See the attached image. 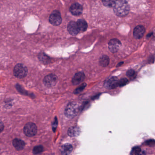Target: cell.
Instances as JSON below:
<instances>
[{"label": "cell", "mask_w": 155, "mask_h": 155, "mask_svg": "<svg viewBox=\"0 0 155 155\" xmlns=\"http://www.w3.org/2000/svg\"><path fill=\"white\" fill-rule=\"evenodd\" d=\"M114 11L115 14L118 16L120 17L125 16L129 12V5L126 1L122 0L116 1Z\"/></svg>", "instance_id": "cell-1"}, {"label": "cell", "mask_w": 155, "mask_h": 155, "mask_svg": "<svg viewBox=\"0 0 155 155\" xmlns=\"http://www.w3.org/2000/svg\"><path fill=\"white\" fill-rule=\"evenodd\" d=\"M80 109V106L78 103L71 102L67 105L65 110V115L67 117L72 118L78 114Z\"/></svg>", "instance_id": "cell-2"}, {"label": "cell", "mask_w": 155, "mask_h": 155, "mask_svg": "<svg viewBox=\"0 0 155 155\" xmlns=\"http://www.w3.org/2000/svg\"><path fill=\"white\" fill-rule=\"evenodd\" d=\"M28 70L26 66L21 63H18L13 69V75L18 79H23L27 75Z\"/></svg>", "instance_id": "cell-3"}, {"label": "cell", "mask_w": 155, "mask_h": 155, "mask_svg": "<svg viewBox=\"0 0 155 155\" xmlns=\"http://www.w3.org/2000/svg\"><path fill=\"white\" fill-rule=\"evenodd\" d=\"M24 132L26 136L29 137H32L35 136L37 133V126L35 124L32 122L27 123L24 128Z\"/></svg>", "instance_id": "cell-4"}, {"label": "cell", "mask_w": 155, "mask_h": 155, "mask_svg": "<svg viewBox=\"0 0 155 155\" xmlns=\"http://www.w3.org/2000/svg\"><path fill=\"white\" fill-rule=\"evenodd\" d=\"M62 17L59 11L55 10L52 12L49 17V22L53 26L60 25L62 23Z\"/></svg>", "instance_id": "cell-5"}, {"label": "cell", "mask_w": 155, "mask_h": 155, "mask_svg": "<svg viewBox=\"0 0 155 155\" xmlns=\"http://www.w3.org/2000/svg\"><path fill=\"white\" fill-rule=\"evenodd\" d=\"M58 80V79L56 75L50 74L45 76L43 83L45 86L47 87H52L56 84Z\"/></svg>", "instance_id": "cell-6"}, {"label": "cell", "mask_w": 155, "mask_h": 155, "mask_svg": "<svg viewBox=\"0 0 155 155\" xmlns=\"http://www.w3.org/2000/svg\"><path fill=\"white\" fill-rule=\"evenodd\" d=\"M118 81L119 80L118 78L116 76H111L108 77L104 81V87L107 89H114L118 87Z\"/></svg>", "instance_id": "cell-7"}, {"label": "cell", "mask_w": 155, "mask_h": 155, "mask_svg": "<svg viewBox=\"0 0 155 155\" xmlns=\"http://www.w3.org/2000/svg\"><path fill=\"white\" fill-rule=\"evenodd\" d=\"M121 42L118 39H111L108 43V49L111 53H116L121 46Z\"/></svg>", "instance_id": "cell-8"}, {"label": "cell", "mask_w": 155, "mask_h": 155, "mask_svg": "<svg viewBox=\"0 0 155 155\" xmlns=\"http://www.w3.org/2000/svg\"><path fill=\"white\" fill-rule=\"evenodd\" d=\"M68 31L69 34L72 36H75L80 32L77 24L74 21L69 22L67 27Z\"/></svg>", "instance_id": "cell-9"}, {"label": "cell", "mask_w": 155, "mask_h": 155, "mask_svg": "<svg viewBox=\"0 0 155 155\" xmlns=\"http://www.w3.org/2000/svg\"><path fill=\"white\" fill-rule=\"evenodd\" d=\"M69 10L73 15L79 16L83 12V7L78 3H74L71 5Z\"/></svg>", "instance_id": "cell-10"}, {"label": "cell", "mask_w": 155, "mask_h": 155, "mask_svg": "<svg viewBox=\"0 0 155 155\" xmlns=\"http://www.w3.org/2000/svg\"><path fill=\"white\" fill-rule=\"evenodd\" d=\"M145 32V28L141 25H139L134 28L133 30V36L136 39H139L142 38Z\"/></svg>", "instance_id": "cell-11"}, {"label": "cell", "mask_w": 155, "mask_h": 155, "mask_svg": "<svg viewBox=\"0 0 155 155\" xmlns=\"http://www.w3.org/2000/svg\"><path fill=\"white\" fill-rule=\"evenodd\" d=\"M85 79V75L82 72L76 73L72 79L73 84L74 85H77L82 83Z\"/></svg>", "instance_id": "cell-12"}, {"label": "cell", "mask_w": 155, "mask_h": 155, "mask_svg": "<svg viewBox=\"0 0 155 155\" xmlns=\"http://www.w3.org/2000/svg\"><path fill=\"white\" fill-rule=\"evenodd\" d=\"M13 146L18 151L22 150L25 146V143L21 139L16 138L14 139L12 142Z\"/></svg>", "instance_id": "cell-13"}, {"label": "cell", "mask_w": 155, "mask_h": 155, "mask_svg": "<svg viewBox=\"0 0 155 155\" xmlns=\"http://www.w3.org/2000/svg\"><path fill=\"white\" fill-rule=\"evenodd\" d=\"M80 133V129L78 126H73L70 127L68 130V134L71 137H75Z\"/></svg>", "instance_id": "cell-14"}, {"label": "cell", "mask_w": 155, "mask_h": 155, "mask_svg": "<svg viewBox=\"0 0 155 155\" xmlns=\"http://www.w3.org/2000/svg\"><path fill=\"white\" fill-rule=\"evenodd\" d=\"M73 147L69 144H65L62 145L61 148V152L62 155H69L71 153Z\"/></svg>", "instance_id": "cell-15"}, {"label": "cell", "mask_w": 155, "mask_h": 155, "mask_svg": "<svg viewBox=\"0 0 155 155\" xmlns=\"http://www.w3.org/2000/svg\"><path fill=\"white\" fill-rule=\"evenodd\" d=\"M38 57L39 61H41L44 64H48L51 61V59L50 57H48L46 54L43 53H40L39 54Z\"/></svg>", "instance_id": "cell-16"}, {"label": "cell", "mask_w": 155, "mask_h": 155, "mask_svg": "<svg viewBox=\"0 0 155 155\" xmlns=\"http://www.w3.org/2000/svg\"><path fill=\"white\" fill-rule=\"evenodd\" d=\"M77 24L80 31L84 32L86 31L88 28V24L87 22L84 20H78L77 22Z\"/></svg>", "instance_id": "cell-17"}, {"label": "cell", "mask_w": 155, "mask_h": 155, "mask_svg": "<svg viewBox=\"0 0 155 155\" xmlns=\"http://www.w3.org/2000/svg\"><path fill=\"white\" fill-rule=\"evenodd\" d=\"M99 63L100 65L103 68L106 67L109 63V58L106 55H103L99 58Z\"/></svg>", "instance_id": "cell-18"}, {"label": "cell", "mask_w": 155, "mask_h": 155, "mask_svg": "<svg viewBox=\"0 0 155 155\" xmlns=\"http://www.w3.org/2000/svg\"><path fill=\"white\" fill-rule=\"evenodd\" d=\"M44 151V147L42 145H37L34 147L33 149V153L35 155H37L41 153Z\"/></svg>", "instance_id": "cell-19"}, {"label": "cell", "mask_w": 155, "mask_h": 155, "mask_svg": "<svg viewBox=\"0 0 155 155\" xmlns=\"http://www.w3.org/2000/svg\"><path fill=\"white\" fill-rule=\"evenodd\" d=\"M103 5L105 7H108V8H114L115 5V3H116V1H103Z\"/></svg>", "instance_id": "cell-20"}, {"label": "cell", "mask_w": 155, "mask_h": 155, "mask_svg": "<svg viewBox=\"0 0 155 155\" xmlns=\"http://www.w3.org/2000/svg\"><path fill=\"white\" fill-rule=\"evenodd\" d=\"M15 87L16 88L18 92L21 93V94H23L24 95H28V93L27 92L26 90L24 89L23 88L20 86L19 84L17 83L15 85Z\"/></svg>", "instance_id": "cell-21"}, {"label": "cell", "mask_w": 155, "mask_h": 155, "mask_svg": "<svg viewBox=\"0 0 155 155\" xmlns=\"http://www.w3.org/2000/svg\"><path fill=\"white\" fill-rule=\"evenodd\" d=\"M129 83L128 81L126 78H123L120 80L118 81V86L122 87L125 86L127 84Z\"/></svg>", "instance_id": "cell-22"}, {"label": "cell", "mask_w": 155, "mask_h": 155, "mask_svg": "<svg viewBox=\"0 0 155 155\" xmlns=\"http://www.w3.org/2000/svg\"><path fill=\"white\" fill-rule=\"evenodd\" d=\"M86 86V83L83 84L82 85H81L80 87H78L74 91V93H75V94H78V93H80V92H81V91L85 88Z\"/></svg>", "instance_id": "cell-23"}, {"label": "cell", "mask_w": 155, "mask_h": 155, "mask_svg": "<svg viewBox=\"0 0 155 155\" xmlns=\"http://www.w3.org/2000/svg\"><path fill=\"white\" fill-rule=\"evenodd\" d=\"M136 72L133 70L130 69L129 70L128 72H126V76H128V77H132L134 76H135Z\"/></svg>", "instance_id": "cell-24"}, {"label": "cell", "mask_w": 155, "mask_h": 155, "mask_svg": "<svg viewBox=\"0 0 155 155\" xmlns=\"http://www.w3.org/2000/svg\"><path fill=\"white\" fill-rule=\"evenodd\" d=\"M58 125V120L56 117L55 118L54 122L53 124H52V129L54 131H55Z\"/></svg>", "instance_id": "cell-25"}, {"label": "cell", "mask_w": 155, "mask_h": 155, "mask_svg": "<svg viewBox=\"0 0 155 155\" xmlns=\"http://www.w3.org/2000/svg\"><path fill=\"white\" fill-rule=\"evenodd\" d=\"M141 150L140 148L138 147H134L133 148V150L132 151V154H136L137 153H138V152H140V151Z\"/></svg>", "instance_id": "cell-26"}, {"label": "cell", "mask_w": 155, "mask_h": 155, "mask_svg": "<svg viewBox=\"0 0 155 155\" xmlns=\"http://www.w3.org/2000/svg\"><path fill=\"white\" fill-rule=\"evenodd\" d=\"M145 144L152 146L155 144V141L153 140H150L145 142Z\"/></svg>", "instance_id": "cell-27"}, {"label": "cell", "mask_w": 155, "mask_h": 155, "mask_svg": "<svg viewBox=\"0 0 155 155\" xmlns=\"http://www.w3.org/2000/svg\"><path fill=\"white\" fill-rule=\"evenodd\" d=\"M4 128V126L3 122L1 121H0V132H2V130H3Z\"/></svg>", "instance_id": "cell-28"}, {"label": "cell", "mask_w": 155, "mask_h": 155, "mask_svg": "<svg viewBox=\"0 0 155 155\" xmlns=\"http://www.w3.org/2000/svg\"><path fill=\"white\" fill-rule=\"evenodd\" d=\"M135 155H146V153L145 151L141 150L140 152H138V153L135 154Z\"/></svg>", "instance_id": "cell-29"}, {"label": "cell", "mask_w": 155, "mask_h": 155, "mask_svg": "<svg viewBox=\"0 0 155 155\" xmlns=\"http://www.w3.org/2000/svg\"><path fill=\"white\" fill-rule=\"evenodd\" d=\"M123 62H120V63H119V64H118V66H120L122 65V64H123Z\"/></svg>", "instance_id": "cell-30"}]
</instances>
